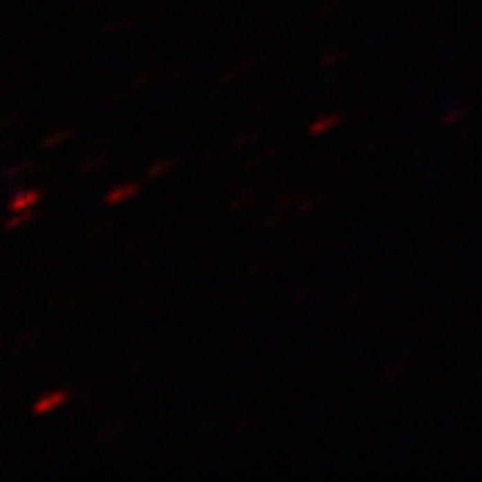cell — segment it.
<instances>
[{"mask_svg":"<svg viewBox=\"0 0 482 482\" xmlns=\"http://www.w3.org/2000/svg\"><path fill=\"white\" fill-rule=\"evenodd\" d=\"M67 402V391H48V394H43L38 397V402L33 404V413L35 416H43V413H51L54 407H60Z\"/></svg>","mask_w":482,"mask_h":482,"instance_id":"1","label":"cell"},{"mask_svg":"<svg viewBox=\"0 0 482 482\" xmlns=\"http://www.w3.org/2000/svg\"><path fill=\"white\" fill-rule=\"evenodd\" d=\"M40 199V190H35V188H24V190H19L14 199H11V212H27V209H33V204H38Z\"/></svg>","mask_w":482,"mask_h":482,"instance_id":"2","label":"cell"},{"mask_svg":"<svg viewBox=\"0 0 482 482\" xmlns=\"http://www.w3.org/2000/svg\"><path fill=\"white\" fill-rule=\"evenodd\" d=\"M137 193V182H123L118 188H113L107 196H105V204H118V201L129 199V196H134Z\"/></svg>","mask_w":482,"mask_h":482,"instance_id":"3","label":"cell"},{"mask_svg":"<svg viewBox=\"0 0 482 482\" xmlns=\"http://www.w3.org/2000/svg\"><path fill=\"white\" fill-rule=\"evenodd\" d=\"M338 120H341V116H321V118H316L308 126V132H311V134H324V132H330L332 126H338Z\"/></svg>","mask_w":482,"mask_h":482,"instance_id":"4","label":"cell"},{"mask_svg":"<svg viewBox=\"0 0 482 482\" xmlns=\"http://www.w3.org/2000/svg\"><path fill=\"white\" fill-rule=\"evenodd\" d=\"M33 217V212L27 209V212H14V217L8 220V228H19V225H24V222Z\"/></svg>","mask_w":482,"mask_h":482,"instance_id":"5","label":"cell"},{"mask_svg":"<svg viewBox=\"0 0 482 482\" xmlns=\"http://www.w3.org/2000/svg\"><path fill=\"white\" fill-rule=\"evenodd\" d=\"M172 166H175V161H161L159 166H150V169H148V177H159V175H163V172L172 169Z\"/></svg>","mask_w":482,"mask_h":482,"instance_id":"6","label":"cell"},{"mask_svg":"<svg viewBox=\"0 0 482 482\" xmlns=\"http://www.w3.org/2000/svg\"><path fill=\"white\" fill-rule=\"evenodd\" d=\"M67 137H70V132H57V134H51L48 140H43V145H46V148H54V145H60V142L67 140Z\"/></svg>","mask_w":482,"mask_h":482,"instance_id":"7","label":"cell"}]
</instances>
